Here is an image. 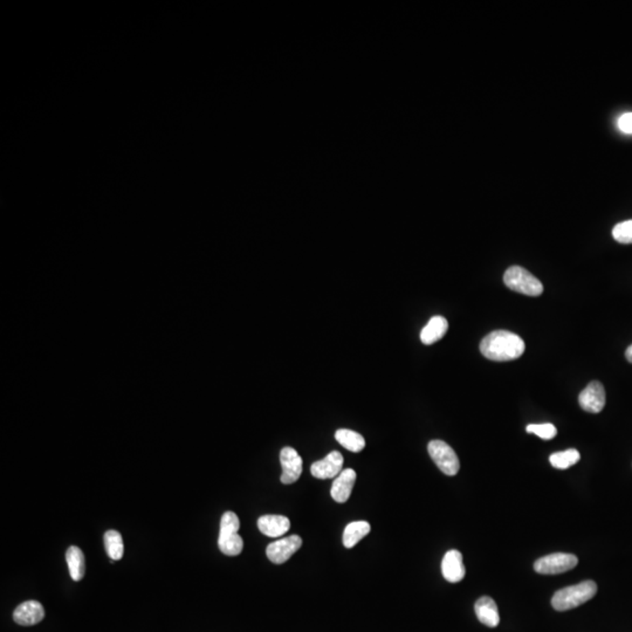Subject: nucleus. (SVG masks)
Returning a JSON list of instances; mask_svg holds the SVG:
<instances>
[{
	"label": "nucleus",
	"instance_id": "dca6fc26",
	"mask_svg": "<svg viewBox=\"0 0 632 632\" xmlns=\"http://www.w3.org/2000/svg\"><path fill=\"white\" fill-rule=\"evenodd\" d=\"M449 329V322L443 316H433L428 322L425 327L423 328L421 333V341L426 346L436 344L437 341L443 339Z\"/></svg>",
	"mask_w": 632,
	"mask_h": 632
},
{
	"label": "nucleus",
	"instance_id": "423d86ee",
	"mask_svg": "<svg viewBox=\"0 0 632 632\" xmlns=\"http://www.w3.org/2000/svg\"><path fill=\"white\" fill-rule=\"evenodd\" d=\"M578 563V558L575 555L554 553L538 558L534 563V569L536 573L543 575H558L573 569Z\"/></svg>",
	"mask_w": 632,
	"mask_h": 632
},
{
	"label": "nucleus",
	"instance_id": "f8f14e48",
	"mask_svg": "<svg viewBox=\"0 0 632 632\" xmlns=\"http://www.w3.org/2000/svg\"><path fill=\"white\" fill-rule=\"evenodd\" d=\"M45 617V610L38 601H26L17 607L13 613V620L23 626L38 624Z\"/></svg>",
	"mask_w": 632,
	"mask_h": 632
},
{
	"label": "nucleus",
	"instance_id": "6e6552de",
	"mask_svg": "<svg viewBox=\"0 0 632 632\" xmlns=\"http://www.w3.org/2000/svg\"><path fill=\"white\" fill-rule=\"evenodd\" d=\"M281 483L285 485L293 484L299 480L302 473V458L293 447H284L280 453Z\"/></svg>",
	"mask_w": 632,
	"mask_h": 632
},
{
	"label": "nucleus",
	"instance_id": "a211bd4d",
	"mask_svg": "<svg viewBox=\"0 0 632 632\" xmlns=\"http://www.w3.org/2000/svg\"><path fill=\"white\" fill-rule=\"evenodd\" d=\"M371 527L367 521H354L346 527L344 533V545L346 548H352L370 533Z\"/></svg>",
	"mask_w": 632,
	"mask_h": 632
},
{
	"label": "nucleus",
	"instance_id": "ddd939ff",
	"mask_svg": "<svg viewBox=\"0 0 632 632\" xmlns=\"http://www.w3.org/2000/svg\"><path fill=\"white\" fill-rule=\"evenodd\" d=\"M356 481V472L352 468H346L336 476L332 485L330 494L336 503H347Z\"/></svg>",
	"mask_w": 632,
	"mask_h": 632
},
{
	"label": "nucleus",
	"instance_id": "412c9836",
	"mask_svg": "<svg viewBox=\"0 0 632 632\" xmlns=\"http://www.w3.org/2000/svg\"><path fill=\"white\" fill-rule=\"evenodd\" d=\"M581 459V454L578 450L569 449L563 452L553 453L549 456V463L551 466L558 470H567L573 465L578 464Z\"/></svg>",
	"mask_w": 632,
	"mask_h": 632
},
{
	"label": "nucleus",
	"instance_id": "9d476101",
	"mask_svg": "<svg viewBox=\"0 0 632 632\" xmlns=\"http://www.w3.org/2000/svg\"><path fill=\"white\" fill-rule=\"evenodd\" d=\"M344 456L339 451H333L322 461H315L310 467V472L317 479H332L344 471Z\"/></svg>",
	"mask_w": 632,
	"mask_h": 632
},
{
	"label": "nucleus",
	"instance_id": "f3484780",
	"mask_svg": "<svg viewBox=\"0 0 632 632\" xmlns=\"http://www.w3.org/2000/svg\"><path fill=\"white\" fill-rule=\"evenodd\" d=\"M66 561L70 569V578L74 581H81L86 571L85 555L78 547H70L66 553Z\"/></svg>",
	"mask_w": 632,
	"mask_h": 632
},
{
	"label": "nucleus",
	"instance_id": "1a4fd4ad",
	"mask_svg": "<svg viewBox=\"0 0 632 632\" xmlns=\"http://www.w3.org/2000/svg\"><path fill=\"white\" fill-rule=\"evenodd\" d=\"M578 403L582 409L587 412H590V414L601 412L605 405L604 386H602V383L598 381L589 383L578 396Z\"/></svg>",
	"mask_w": 632,
	"mask_h": 632
},
{
	"label": "nucleus",
	"instance_id": "f257e3e1",
	"mask_svg": "<svg viewBox=\"0 0 632 632\" xmlns=\"http://www.w3.org/2000/svg\"><path fill=\"white\" fill-rule=\"evenodd\" d=\"M526 349L523 339L514 333L496 330L485 336L480 342V351L486 359L506 362L519 359Z\"/></svg>",
	"mask_w": 632,
	"mask_h": 632
},
{
	"label": "nucleus",
	"instance_id": "5701e85b",
	"mask_svg": "<svg viewBox=\"0 0 632 632\" xmlns=\"http://www.w3.org/2000/svg\"><path fill=\"white\" fill-rule=\"evenodd\" d=\"M526 430L527 432L534 433L538 437L541 438V439H545V441L553 439V438L556 436V433H558L556 428H555L553 424H550V423H546V424H531V425L527 426Z\"/></svg>",
	"mask_w": 632,
	"mask_h": 632
},
{
	"label": "nucleus",
	"instance_id": "20e7f679",
	"mask_svg": "<svg viewBox=\"0 0 632 632\" xmlns=\"http://www.w3.org/2000/svg\"><path fill=\"white\" fill-rule=\"evenodd\" d=\"M508 288L528 297H538L543 293V285L538 277L520 266H512L503 275Z\"/></svg>",
	"mask_w": 632,
	"mask_h": 632
},
{
	"label": "nucleus",
	"instance_id": "f03ea898",
	"mask_svg": "<svg viewBox=\"0 0 632 632\" xmlns=\"http://www.w3.org/2000/svg\"><path fill=\"white\" fill-rule=\"evenodd\" d=\"M597 593V584L593 581H584L558 590L551 598V605L558 611H567L578 608L590 601Z\"/></svg>",
	"mask_w": 632,
	"mask_h": 632
},
{
	"label": "nucleus",
	"instance_id": "0eeeda50",
	"mask_svg": "<svg viewBox=\"0 0 632 632\" xmlns=\"http://www.w3.org/2000/svg\"><path fill=\"white\" fill-rule=\"evenodd\" d=\"M302 546V538L299 535H291L288 538H280L269 543L266 548V555L269 561L275 565H282L288 561Z\"/></svg>",
	"mask_w": 632,
	"mask_h": 632
},
{
	"label": "nucleus",
	"instance_id": "2eb2a0df",
	"mask_svg": "<svg viewBox=\"0 0 632 632\" xmlns=\"http://www.w3.org/2000/svg\"><path fill=\"white\" fill-rule=\"evenodd\" d=\"M474 611H476L478 620L488 628H496L499 625L500 616L498 605L491 597H480L474 605Z\"/></svg>",
	"mask_w": 632,
	"mask_h": 632
},
{
	"label": "nucleus",
	"instance_id": "7ed1b4c3",
	"mask_svg": "<svg viewBox=\"0 0 632 632\" xmlns=\"http://www.w3.org/2000/svg\"><path fill=\"white\" fill-rule=\"evenodd\" d=\"M240 521L235 513L227 512L222 515L220 521V533H219L218 547L222 554L227 556H237L244 548L242 538L238 534Z\"/></svg>",
	"mask_w": 632,
	"mask_h": 632
},
{
	"label": "nucleus",
	"instance_id": "393cba45",
	"mask_svg": "<svg viewBox=\"0 0 632 632\" xmlns=\"http://www.w3.org/2000/svg\"><path fill=\"white\" fill-rule=\"evenodd\" d=\"M625 357H626L629 362L632 363V344L626 349V351H625Z\"/></svg>",
	"mask_w": 632,
	"mask_h": 632
},
{
	"label": "nucleus",
	"instance_id": "b1692460",
	"mask_svg": "<svg viewBox=\"0 0 632 632\" xmlns=\"http://www.w3.org/2000/svg\"><path fill=\"white\" fill-rule=\"evenodd\" d=\"M618 128L624 134H632V113L623 114L620 117Z\"/></svg>",
	"mask_w": 632,
	"mask_h": 632
},
{
	"label": "nucleus",
	"instance_id": "aec40b11",
	"mask_svg": "<svg viewBox=\"0 0 632 632\" xmlns=\"http://www.w3.org/2000/svg\"><path fill=\"white\" fill-rule=\"evenodd\" d=\"M105 550H107V554L109 555L113 561L121 560L123 553H125V546H123L121 534L118 531H105Z\"/></svg>",
	"mask_w": 632,
	"mask_h": 632
},
{
	"label": "nucleus",
	"instance_id": "9b49d317",
	"mask_svg": "<svg viewBox=\"0 0 632 632\" xmlns=\"http://www.w3.org/2000/svg\"><path fill=\"white\" fill-rule=\"evenodd\" d=\"M441 573L445 580L451 583H458L465 578L466 569L461 551L456 549L449 550L444 555V558L441 561Z\"/></svg>",
	"mask_w": 632,
	"mask_h": 632
},
{
	"label": "nucleus",
	"instance_id": "6ab92c4d",
	"mask_svg": "<svg viewBox=\"0 0 632 632\" xmlns=\"http://www.w3.org/2000/svg\"><path fill=\"white\" fill-rule=\"evenodd\" d=\"M336 441L351 452L359 453L366 447V441L362 434L352 430L339 429L335 433Z\"/></svg>",
	"mask_w": 632,
	"mask_h": 632
},
{
	"label": "nucleus",
	"instance_id": "39448f33",
	"mask_svg": "<svg viewBox=\"0 0 632 632\" xmlns=\"http://www.w3.org/2000/svg\"><path fill=\"white\" fill-rule=\"evenodd\" d=\"M429 454L441 472L446 476H456L459 472L461 463L454 450L443 441H431L428 445Z\"/></svg>",
	"mask_w": 632,
	"mask_h": 632
},
{
	"label": "nucleus",
	"instance_id": "4468645a",
	"mask_svg": "<svg viewBox=\"0 0 632 632\" xmlns=\"http://www.w3.org/2000/svg\"><path fill=\"white\" fill-rule=\"evenodd\" d=\"M257 527L266 536L279 538L289 531L291 521L282 515H264L257 520Z\"/></svg>",
	"mask_w": 632,
	"mask_h": 632
},
{
	"label": "nucleus",
	"instance_id": "4be33fe9",
	"mask_svg": "<svg viewBox=\"0 0 632 632\" xmlns=\"http://www.w3.org/2000/svg\"><path fill=\"white\" fill-rule=\"evenodd\" d=\"M613 237L620 244H632V220L617 224L613 227Z\"/></svg>",
	"mask_w": 632,
	"mask_h": 632
}]
</instances>
